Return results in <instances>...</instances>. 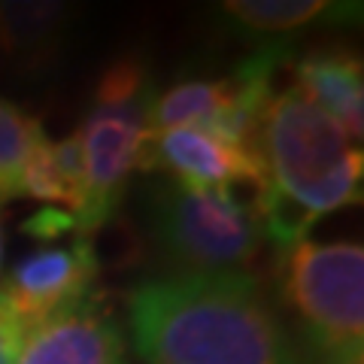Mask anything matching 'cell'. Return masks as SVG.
Here are the masks:
<instances>
[{
    "instance_id": "obj_1",
    "label": "cell",
    "mask_w": 364,
    "mask_h": 364,
    "mask_svg": "<svg viewBox=\"0 0 364 364\" xmlns=\"http://www.w3.org/2000/svg\"><path fill=\"white\" fill-rule=\"evenodd\" d=\"M146 364H304L252 273H170L128 291Z\"/></svg>"
},
{
    "instance_id": "obj_2",
    "label": "cell",
    "mask_w": 364,
    "mask_h": 364,
    "mask_svg": "<svg viewBox=\"0 0 364 364\" xmlns=\"http://www.w3.org/2000/svg\"><path fill=\"white\" fill-rule=\"evenodd\" d=\"M258 152L267 182L255 210L279 252L306 240L318 219L361 203V149L294 85L270 97Z\"/></svg>"
},
{
    "instance_id": "obj_3",
    "label": "cell",
    "mask_w": 364,
    "mask_h": 364,
    "mask_svg": "<svg viewBox=\"0 0 364 364\" xmlns=\"http://www.w3.org/2000/svg\"><path fill=\"white\" fill-rule=\"evenodd\" d=\"M279 298L298 316L318 364L364 361V249L301 240L279 252Z\"/></svg>"
},
{
    "instance_id": "obj_4",
    "label": "cell",
    "mask_w": 364,
    "mask_h": 364,
    "mask_svg": "<svg viewBox=\"0 0 364 364\" xmlns=\"http://www.w3.org/2000/svg\"><path fill=\"white\" fill-rule=\"evenodd\" d=\"M155 246L176 273H249L264 249L258 210L231 188L158 182L149 198Z\"/></svg>"
},
{
    "instance_id": "obj_5",
    "label": "cell",
    "mask_w": 364,
    "mask_h": 364,
    "mask_svg": "<svg viewBox=\"0 0 364 364\" xmlns=\"http://www.w3.org/2000/svg\"><path fill=\"white\" fill-rule=\"evenodd\" d=\"M155 95L143 61L119 58L100 73L95 97L79 128L88 179L85 213L79 215V234L91 237L112 215L128 188V176L136 170L146 140V109Z\"/></svg>"
},
{
    "instance_id": "obj_6",
    "label": "cell",
    "mask_w": 364,
    "mask_h": 364,
    "mask_svg": "<svg viewBox=\"0 0 364 364\" xmlns=\"http://www.w3.org/2000/svg\"><path fill=\"white\" fill-rule=\"evenodd\" d=\"M100 273V255L91 237L70 246H46L21 255L0 282V301L9 306L21 331L46 322L91 294Z\"/></svg>"
},
{
    "instance_id": "obj_7",
    "label": "cell",
    "mask_w": 364,
    "mask_h": 364,
    "mask_svg": "<svg viewBox=\"0 0 364 364\" xmlns=\"http://www.w3.org/2000/svg\"><path fill=\"white\" fill-rule=\"evenodd\" d=\"M136 170L164 173L167 179H179L188 182V186H207V188L252 186L258 188V195L267 182L261 155L246 152L240 146L198 128L146 134Z\"/></svg>"
},
{
    "instance_id": "obj_8",
    "label": "cell",
    "mask_w": 364,
    "mask_h": 364,
    "mask_svg": "<svg viewBox=\"0 0 364 364\" xmlns=\"http://www.w3.org/2000/svg\"><path fill=\"white\" fill-rule=\"evenodd\" d=\"M13 364H131L128 337L100 294L25 331Z\"/></svg>"
},
{
    "instance_id": "obj_9",
    "label": "cell",
    "mask_w": 364,
    "mask_h": 364,
    "mask_svg": "<svg viewBox=\"0 0 364 364\" xmlns=\"http://www.w3.org/2000/svg\"><path fill=\"white\" fill-rule=\"evenodd\" d=\"M294 88L331 119L349 143L364 140V67L346 49H316L294 58Z\"/></svg>"
},
{
    "instance_id": "obj_10",
    "label": "cell",
    "mask_w": 364,
    "mask_h": 364,
    "mask_svg": "<svg viewBox=\"0 0 364 364\" xmlns=\"http://www.w3.org/2000/svg\"><path fill=\"white\" fill-rule=\"evenodd\" d=\"M76 6L61 0H0V55L28 73L55 64Z\"/></svg>"
},
{
    "instance_id": "obj_11",
    "label": "cell",
    "mask_w": 364,
    "mask_h": 364,
    "mask_svg": "<svg viewBox=\"0 0 364 364\" xmlns=\"http://www.w3.org/2000/svg\"><path fill=\"white\" fill-rule=\"evenodd\" d=\"M18 198H33L40 203H49L55 210H70V215L85 213L88 200V179H85V158H82V140L73 131L64 140H43L33 146L28 155L25 170L18 182Z\"/></svg>"
},
{
    "instance_id": "obj_12",
    "label": "cell",
    "mask_w": 364,
    "mask_h": 364,
    "mask_svg": "<svg viewBox=\"0 0 364 364\" xmlns=\"http://www.w3.org/2000/svg\"><path fill=\"white\" fill-rule=\"evenodd\" d=\"M358 4H331V0H228L219 4V18L240 37H291L318 21H340L358 13Z\"/></svg>"
},
{
    "instance_id": "obj_13",
    "label": "cell",
    "mask_w": 364,
    "mask_h": 364,
    "mask_svg": "<svg viewBox=\"0 0 364 364\" xmlns=\"http://www.w3.org/2000/svg\"><path fill=\"white\" fill-rule=\"evenodd\" d=\"M21 231L28 237H37V240H55V237L79 231V225H76V215H70V213L55 210V207H40L31 219H25Z\"/></svg>"
},
{
    "instance_id": "obj_14",
    "label": "cell",
    "mask_w": 364,
    "mask_h": 364,
    "mask_svg": "<svg viewBox=\"0 0 364 364\" xmlns=\"http://www.w3.org/2000/svg\"><path fill=\"white\" fill-rule=\"evenodd\" d=\"M21 325L16 322V316L9 313V306L0 301V364H13L18 355V346H21Z\"/></svg>"
},
{
    "instance_id": "obj_15",
    "label": "cell",
    "mask_w": 364,
    "mask_h": 364,
    "mask_svg": "<svg viewBox=\"0 0 364 364\" xmlns=\"http://www.w3.org/2000/svg\"><path fill=\"white\" fill-rule=\"evenodd\" d=\"M0 258H4V219H0Z\"/></svg>"
}]
</instances>
